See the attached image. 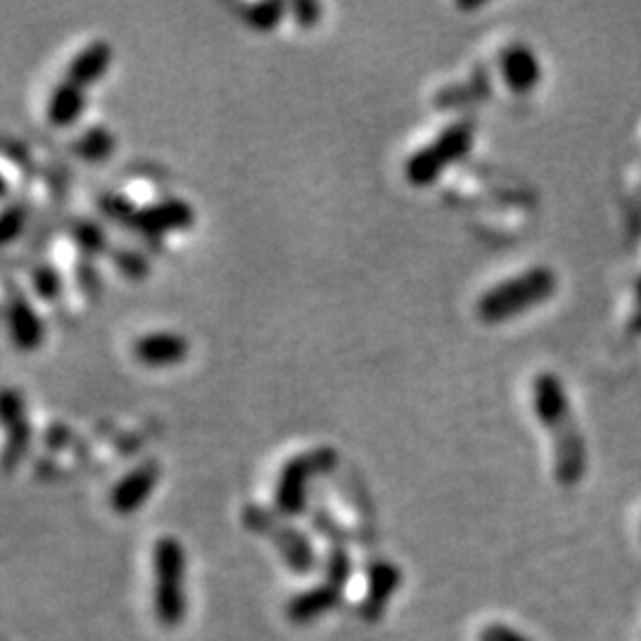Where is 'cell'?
Here are the masks:
<instances>
[{"label":"cell","instance_id":"4316f807","mask_svg":"<svg viewBox=\"0 0 641 641\" xmlns=\"http://www.w3.org/2000/svg\"><path fill=\"white\" fill-rule=\"evenodd\" d=\"M290 14L297 26L309 29L314 26L321 18V6L314 3V0H300V3H292L290 6Z\"/></svg>","mask_w":641,"mask_h":641},{"label":"cell","instance_id":"ffe728a7","mask_svg":"<svg viewBox=\"0 0 641 641\" xmlns=\"http://www.w3.org/2000/svg\"><path fill=\"white\" fill-rule=\"evenodd\" d=\"M286 12H290V6H286L284 0H261V3L243 6L241 20L255 31H274L286 18Z\"/></svg>","mask_w":641,"mask_h":641},{"label":"cell","instance_id":"83f0119b","mask_svg":"<svg viewBox=\"0 0 641 641\" xmlns=\"http://www.w3.org/2000/svg\"><path fill=\"white\" fill-rule=\"evenodd\" d=\"M478 641H530V639L515 628H509L504 622H492L478 634Z\"/></svg>","mask_w":641,"mask_h":641},{"label":"cell","instance_id":"3957f363","mask_svg":"<svg viewBox=\"0 0 641 641\" xmlns=\"http://www.w3.org/2000/svg\"><path fill=\"white\" fill-rule=\"evenodd\" d=\"M152 608L164 628L174 630L185 618V552L177 537H160L152 546Z\"/></svg>","mask_w":641,"mask_h":641},{"label":"cell","instance_id":"ba28073f","mask_svg":"<svg viewBox=\"0 0 641 641\" xmlns=\"http://www.w3.org/2000/svg\"><path fill=\"white\" fill-rule=\"evenodd\" d=\"M193 205H188L181 197H162L146 207H136L129 226L143 233L146 238H160L164 233L185 231L188 226H193Z\"/></svg>","mask_w":641,"mask_h":641},{"label":"cell","instance_id":"e0dca14e","mask_svg":"<svg viewBox=\"0 0 641 641\" xmlns=\"http://www.w3.org/2000/svg\"><path fill=\"white\" fill-rule=\"evenodd\" d=\"M488 96H490V76H488V72H484V67H478V70H473L471 79L468 82L449 84V86L437 90L435 98H432V105L440 107V109H455V107L478 103Z\"/></svg>","mask_w":641,"mask_h":641},{"label":"cell","instance_id":"7402d4cb","mask_svg":"<svg viewBox=\"0 0 641 641\" xmlns=\"http://www.w3.org/2000/svg\"><path fill=\"white\" fill-rule=\"evenodd\" d=\"M31 290H34L39 300H43V302L57 300V297L62 295V276L53 267V264L41 261V264H36L34 269H31Z\"/></svg>","mask_w":641,"mask_h":641},{"label":"cell","instance_id":"8992f818","mask_svg":"<svg viewBox=\"0 0 641 641\" xmlns=\"http://www.w3.org/2000/svg\"><path fill=\"white\" fill-rule=\"evenodd\" d=\"M241 521L249 533L269 539L278 556L284 558V563L295 575H309L317 568L314 544H311V539L300 527H295L286 515H280L276 509L245 504L241 511Z\"/></svg>","mask_w":641,"mask_h":641},{"label":"cell","instance_id":"5b68a950","mask_svg":"<svg viewBox=\"0 0 641 641\" xmlns=\"http://www.w3.org/2000/svg\"><path fill=\"white\" fill-rule=\"evenodd\" d=\"M476 140V119L461 117L437 133L428 146L412 152L404 162V177L416 188L432 185L445 169L461 162Z\"/></svg>","mask_w":641,"mask_h":641},{"label":"cell","instance_id":"9c48e42d","mask_svg":"<svg viewBox=\"0 0 641 641\" xmlns=\"http://www.w3.org/2000/svg\"><path fill=\"white\" fill-rule=\"evenodd\" d=\"M160 473V463L154 459H143L136 463L109 490V509L119 515H133L158 488Z\"/></svg>","mask_w":641,"mask_h":641},{"label":"cell","instance_id":"ac0fdd59","mask_svg":"<svg viewBox=\"0 0 641 641\" xmlns=\"http://www.w3.org/2000/svg\"><path fill=\"white\" fill-rule=\"evenodd\" d=\"M115 146H117V140L113 131L103 127V124H90V127H86L72 140L70 150L72 154H76V158L88 164H100L113 158Z\"/></svg>","mask_w":641,"mask_h":641},{"label":"cell","instance_id":"5bb4252c","mask_svg":"<svg viewBox=\"0 0 641 641\" xmlns=\"http://www.w3.org/2000/svg\"><path fill=\"white\" fill-rule=\"evenodd\" d=\"M113 45L105 39H93L88 41L84 49L74 53V57L67 62L65 79L79 84L82 88H88L93 84H98L105 72L113 65Z\"/></svg>","mask_w":641,"mask_h":641},{"label":"cell","instance_id":"30bf717a","mask_svg":"<svg viewBox=\"0 0 641 641\" xmlns=\"http://www.w3.org/2000/svg\"><path fill=\"white\" fill-rule=\"evenodd\" d=\"M0 416H3V430H6V447H3V468L10 473L18 466L31 442V426L26 418V406L20 389L6 387L3 397H0Z\"/></svg>","mask_w":641,"mask_h":641},{"label":"cell","instance_id":"8fae6325","mask_svg":"<svg viewBox=\"0 0 641 641\" xmlns=\"http://www.w3.org/2000/svg\"><path fill=\"white\" fill-rule=\"evenodd\" d=\"M366 575H368V585H366L368 589H366L364 601L359 603V618L366 622H378L387 611L389 599L395 597V591L402 585V570L395 566V563H389L385 558H375L366 566Z\"/></svg>","mask_w":641,"mask_h":641},{"label":"cell","instance_id":"6da1fadb","mask_svg":"<svg viewBox=\"0 0 641 641\" xmlns=\"http://www.w3.org/2000/svg\"><path fill=\"white\" fill-rule=\"evenodd\" d=\"M533 406L544 430L554 440V471L560 484H575L585 473V442L575 424L573 406L560 378L542 371L533 383Z\"/></svg>","mask_w":641,"mask_h":641},{"label":"cell","instance_id":"cb8c5ba5","mask_svg":"<svg viewBox=\"0 0 641 641\" xmlns=\"http://www.w3.org/2000/svg\"><path fill=\"white\" fill-rule=\"evenodd\" d=\"M26 218H29L26 202H12V205H6L3 216H0V243L10 247L18 241L26 228Z\"/></svg>","mask_w":641,"mask_h":641},{"label":"cell","instance_id":"9a60e30c","mask_svg":"<svg viewBox=\"0 0 641 641\" xmlns=\"http://www.w3.org/2000/svg\"><path fill=\"white\" fill-rule=\"evenodd\" d=\"M340 599H342V589L328 585L323 580L317 587L295 594L286 606V616L295 624H309L323 618L325 613H331L333 608H338Z\"/></svg>","mask_w":641,"mask_h":641},{"label":"cell","instance_id":"7a4b0ae2","mask_svg":"<svg viewBox=\"0 0 641 641\" xmlns=\"http://www.w3.org/2000/svg\"><path fill=\"white\" fill-rule=\"evenodd\" d=\"M556 290V276L546 267L525 269L519 276H511L502 284L484 290L478 300V317L484 323H504L535 309L544 300H549Z\"/></svg>","mask_w":641,"mask_h":641},{"label":"cell","instance_id":"2e32d148","mask_svg":"<svg viewBox=\"0 0 641 641\" xmlns=\"http://www.w3.org/2000/svg\"><path fill=\"white\" fill-rule=\"evenodd\" d=\"M84 109H86V88L70 79H62L51 90L49 103H45V119L57 129H70L82 119Z\"/></svg>","mask_w":641,"mask_h":641},{"label":"cell","instance_id":"52a82bcc","mask_svg":"<svg viewBox=\"0 0 641 641\" xmlns=\"http://www.w3.org/2000/svg\"><path fill=\"white\" fill-rule=\"evenodd\" d=\"M6 323L12 345L20 352H36L43 345L45 323L24 290L14 286L10 278L6 286Z\"/></svg>","mask_w":641,"mask_h":641},{"label":"cell","instance_id":"484cf974","mask_svg":"<svg viewBox=\"0 0 641 641\" xmlns=\"http://www.w3.org/2000/svg\"><path fill=\"white\" fill-rule=\"evenodd\" d=\"M314 525L321 530V535H325L328 539H331V546H345L350 542V535L345 533V527H342L331 513L328 511H319L314 515Z\"/></svg>","mask_w":641,"mask_h":641},{"label":"cell","instance_id":"4fadbf2b","mask_svg":"<svg viewBox=\"0 0 641 641\" xmlns=\"http://www.w3.org/2000/svg\"><path fill=\"white\" fill-rule=\"evenodd\" d=\"M499 70H502L504 84L513 93L533 90L542 79L537 55L525 43H509L499 55Z\"/></svg>","mask_w":641,"mask_h":641},{"label":"cell","instance_id":"44dd1931","mask_svg":"<svg viewBox=\"0 0 641 641\" xmlns=\"http://www.w3.org/2000/svg\"><path fill=\"white\" fill-rule=\"evenodd\" d=\"M109 259H113L117 271L129 280H143L150 274L148 257L129 245H115L109 249Z\"/></svg>","mask_w":641,"mask_h":641},{"label":"cell","instance_id":"277c9868","mask_svg":"<svg viewBox=\"0 0 641 641\" xmlns=\"http://www.w3.org/2000/svg\"><path fill=\"white\" fill-rule=\"evenodd\" d=\"M340 461L338 449L333 447H314L300 451L280 466L276 484H274V509L286 515V519H297L305 515L309 506V488L319 476H328L335 471Z\"/></svg>","mask_w":641,"mask_h":641},{"label":"cell","instance_id":"7c38bea8","mask_svg":"<svg viewBox=\"0 0 641 641\" xmlns=\"http://www.w3.org/2000/svg\"><path fill=\"white\" fill-rule=\"evenodd\" d=\"M133 356L148 368H169L181 364L191 352L188 340L177 331H150L133 340Z\"/></svg>","mask_w":641,"mask_h":641},{"label":"cell","instance_id":"d4e9b609","mask_svg":"<svg viewBox=\"0 0 641 641\" xmlns=\"http://www.w3.org/2000/svg\"><path fill=\"white\" fill-rule=\"evenodd\" d=\"M98 207H100V212L107 218H113V222L124 224V226H129L131 216L136 212L133 202L127 195H121V193H103L98 197Z\"/></svg>","mask_w":641,"mask_h":641},{"label":"cell","instance_id":"d6986e66","mask_svg":"<svg viewBox=\"0 0 641 641\" xmlns=\"http://www.w3.org/2000/svg\"><path fill=\"white\" fill-rule=\"evenodd\" d=\"M70 236L74 241V245L82 249V255L88 257H98V255H109V241H107V233L103 231L100 224L93 222V218L86 216H76L70 222Z\"/></svg>","mask_w":641,"mask_h":641},{"label":"cell","instance_id":"603a6c76","mask_svg":"<svg viewBox=\"0 0 641 641\" xmlns=\"http://www.w3.org/2000/svg\"><path fill=\"white\" fill-rule=\"evenodd\" d=\"M352 577V558L348 546H331V552L325 556V583L345 591Z\"/></svg>","mask_w":641,"mask_h":641}]
</instances>
